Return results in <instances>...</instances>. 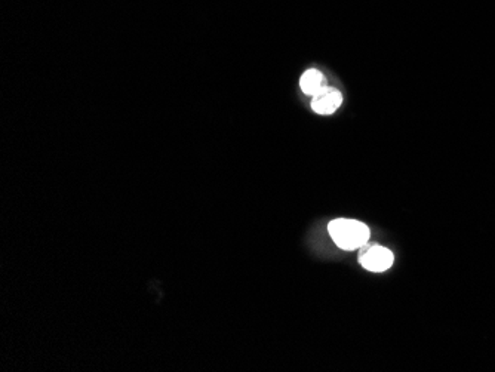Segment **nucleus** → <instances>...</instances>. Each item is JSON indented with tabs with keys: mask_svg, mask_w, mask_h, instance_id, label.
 Masks as SVG:
<instances>
[{
	"mask_svg": "<svg viewBox=\"0 0 495 372\" xmlns=\"http://www.w3.org/2000/svg\"><path fill=\"white\" fill-rule=\"evenodd\" d=\"M328 232L335 245L343 251H355L365 246L371 235L367 224L348 218H337L331 221Z\"/></svg>",
	"mask_w": 495,
	"mask_h": 372,
	"instance_id": "1",
	"label": "nucleus"
},
{
	"mask_svg": "<svg viewBox=\"0 0 495 372\" xmlns=\"http://www.w3.org/2000/svg\"><path fill=\"white\" fill-rule=\"evenodd\" d=\"M393 252L384 246H362V252L359 261L362 264V267L367 269L368 271L374 273H383L385 270H389L393 266Z\"/></svg>",
	"mask_w": 495,
	"mask_h": 372,
	"instance_id": "2",
	"label": "nucleus"
},
{
	"mask_svg": "<svg viewBox=\"0 0 495 372\" xmlns=\"http://www.w3.org/2000/svg\"><path fill=\"white\" fill-rule=\"evenodd\" d=\"M343 104V95L340 91L325 87L319 94H316L311 100V109L315 113L328 116L338 110V107Z\"/></svg>",
	"mask_w": 495,
	"mask_h": 372,
	"instance_id": "3",
	"label": "nucleus"
},
{
	"mask_svg": "<svg viewBox=\"0 0 495 372\" xmlns=\"http://www.w3.org/2000/svg\"><path fill=\"white\" fill-rule=\"evenodd\" d=\"M325 87V77L316 68H310L304 71L303 76L300 79V88L306 95L310 97H315L316 94H319Z\"/></svg>",
	"mask_w": 495,
	"mask_h": 372,
	"instance_id": "4",
	"label": "nucleus"
}]
</instances>
